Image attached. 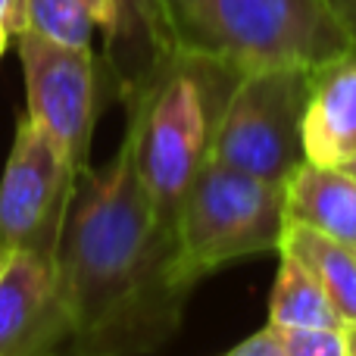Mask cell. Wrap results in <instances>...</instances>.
I'll use <instances>...</instances> for the list:
<instances>
[{
  "label": "cell",
  "instance_id": "obj_13",
  "mask_svg": "<svg viewBox=\"0 0 356 356\" xmlns=\"http://www.w3.org/2000/svg\"><path fill=\"white\" fill-rule=\"evenodd\" d=\"M272 328H344L334 300L322 282L303 266L297 257L282 253L269 297V322Z\"/></svg>",
  "mask_w": 356,
  "mask_h": 356
},
{
  "label": "cell",
  "instance_id": "obj_21",
  "mask_svg": "<svg viewBox=\"0 0 356 356\" xmlns=\"http://www.w3.org/2000/svg\"><path fill=\"white\" fill-rule=\"evenodd\" d=\"M6 263H10V253L0 250V272H3V266H6Z\"/></svg>",
  "mask_w": 356,
  "mask_h": 356
},
{
  "label": "cell",
  "instance_id": "obj_19",
  "mask_svg": "<svg viewBox=\"0 0 356 356\" xmlns=\"http://www.w3.org/2000/svg\"><path fill=\"white\" fill-rule=\"evenodd\" d=\"M344 356H356V322L344 328Z\"/></svg>",
  "mask_w": 356,
  "mask_h": 356
},
{
  "label": "cell",
  "instance_id": "obj_16",
  "mask_svg": "<svg viewBox=\"0 0 356 356\" xmlns=\"http://www.w3.org/2000/svg\"><path fill=\"white\" fill-rule=\"evenodd\" d=\"M222 356H284L282 350V338H278V328L266 325L259 332H253L250 338H244L238 347H232Z\"/></svg>",
  "mask_w": 356,
  "mask_h": 356
},
{
  "label": "cell",
  "instance_id": "obj_23",
  "mask_svg": "<svg viewBox=\"0 0 356 356\" xmlns=\"http://www.w3.org/2000/svg\"><path fill=\"white\" fill-rule=\"evenodd\" d=\"M347 169H350V172H353V175H356V163H350V166H347Z\"/></svg>",
  "mask_w": 356,
  "mask_h": 356
},
{
  "label": "cell",
  "instance_id": "obj_20",
  "mask_svg": "<svg viewBox=\"0 0 356 356\" xmlns=\"http://www.w3.org/2000/svg\"><path fill=\"white\" fill-rule=\"evenodd\" d=\"M10 38H13V35L3 29V25H0V56H3V50H6V44H10Z\"/></svg>",
  "mask_w": 356,
  "mask_h": 356
},
{
  "label": "cell",
  "instance_id": "obj_2",
  "mask_svg": "<svg viewBox=\"0 0 356 356\" xmlns=\"http://www.w3.org/2000/svg\"><path fill=\"white\" fill-rule=\"evenodd\" d=\"M175 54L232 66L319 69L356 54L328 0H163Z\"/></svg>",
  "mask_w": 356,
  "mask_h": 356
},
{
  "label": "cell",
  "instance_id": "obj_14",
  "mask_svg": "<svg viewBox=\"0 0 356 356\" xmlns=\"http://www.w3.org/2000/svg\"><path fill=\"white\" fill-rule=\"evenodd\" d=\"M113 0H29V29L66 47H91L94 31L113 25Z\"/></svg>",
  "mask_w": 356,
  "mask_h": 356
},
{
  "label": "cell",
  "instance_id": "obj_18",
  "mask_svg": "<svg viewBox=\"0 0 356 356\" xmlns=\"http://www.w3.org/2000/svg\"><path fill=\"white\" fill-rule=\"evenodd\" d=\"M328 6L338 13V19L344 22V29L350 31L353 47H356V0H328Z\"/></svg>",
  "mask_w": 356,
  "mask_h": 356
},
{
  "label": "cell",
  "instance_id": "obj_17",
  "mask_svg": "<svg viewBox=\"0 0 356 356\" xmlns=\"http://www.w3.org/2000/svg\"><path fill=\"white\" fill-rule=\"evenodd\" d=\"M0 25L13 38L29 29V0H0Z\"/></svg>",
  "mask_w": 356,
  "mask_h": 356
},
{
  "label": "cell",
  "instance_id": "obj_22",
  "mask_svg": "<svg viewBox=\"0 0 356 356\" xmlns=\"http://www.w3.org/2000/svg\"><path fill=\"white\" fill-rule=\"evenodd\" d=\"M56 356V353H54ZM66 356H97V353H85V350H75V353H66Z\"/></svg>",
  "mask_w": 356,
  "mask_h": 356
},
{
  "label": "cell",
  "instance_id": "obj_9",
  "mask_svg": "<svg viewBox=\"0 0 356 356\" xmlns=\"http://www.w3.org/2000/svg\"><path fill=\"white\" fill-rule=\"evenodd\" d=\"M113 25L104 31V60L116 97L135 104L163 63L175 54L163 0H113Z\"/></svg>",
  "mask_w": 356,
  "mask_h": 356
},
{
  "label": "cell",
  "instance_id": "obj_3",
  "mask_svg": "<svg viewBox=\"0 0 356 356\" xmlns=\"http://www.w3.org/2000/svg\"><path fill=\"white\" fill-rule=\"evenodd\" d=\"M241 75L244 72L203 56L172 54L141 97L125 106L138 135L144 184L172 232L184 194L213 156L222 110Z\"/></svg>",
  "mask_w": 356,
  "mask_h": 356
},
{
  "label": "cell",
  "instance_id": "obj_7",
  "mask_svg": "<svg viewBox=\"0 0 356 356\" xmlns=\"http://www.w3.org/2000/svg\"><path fill=\"white\" fill-rule=\"evenodd\" d=\"M25 94L38 131L81 175L91 166V135L97 122V69L91 47H66L35 31L16 35Z\"/></svg>",
  "mask_w": 356,
  "mask_h": 356
},
{
  "label": "cell",
  "instance_id": "obj_4",
  "mask_svg": "<svg viewBox=\"0 0 356 356\" xmlns=\"http://www.w3.org/2000/svg\"><path fill=\"white\" fill-rule=\"evenodd\" d=\"M288 188L209 160L175 216V272L194 288L209 272L282 247Z\"/></svg>",
  "mask_w": 356,
  "mask_h": 356
},
{
  "label": "cell",
  "instance_id": "obj_24",
  "mask_svg": "<svg viewBox=\"0 0 356 356\" xmlns=\"http://www.w3.org/2000/svg\"><path fill=\"white\" fill-rule=\"evenodd\" d=\"M353 250H356V247H353Z\"/></svg>",
  "mask_w": 356,
  "mask_h": 356
},
{
  "label": "cell",
  "instance_id": "obj_10",
  "mask_svg": "<svg viewBox=\"0 0 356 356\" xmlns=\"http://www.w3.org/2000/svg\"><path fill=\"white\" fill-rule=\"evenodd\" d=\"M303 154L316 166L356 163V54L316 72L303 116Z\"/></svg>",
  "mask_w": 356,
  "mask_h": 356
},
{
  "label": "cell",
  "instance_id": "obj_6",
  "mask_svg": "<svg viewBox=\"0 0 356 356\" xmlns=\"http://www.w3.org/2000/svg\"><path fill=\"white\" fill-rule=\"evenodd\" d=\"M75 181L72 166L22 113L0 178V250L56 263Z\"/></svg>",
  "mask_w": 356,
  "mask_h": 356
},
{
  "label": "cell",
  "instance_id": "obj_1",
  "mask_svg": "<svg viewBox=\"0 0 356 356\" xmlns=\"http://www.w3.org/2000/svg\"><path fill=\"white\" fill-rule=\"evenodd\" d=\"M56 269L75 350L141 356L178 332L191 291L175 272V232L138 166L135 125H125L110 166H88L75 181Z\"/></svg>",
  "mask_w": 356,
  "mask_h": 356
},
{
  "label": "cell",
  "instance_id": "obj_11",
  "mask_svg": "<svg viewBox=\"0 0 356 356\" xmlns=\"http://www.w3.org/2000/svg\"><path fill=\"white\" fill-rule=\"evenodd\" d=\"M288 222H300L356 247V175L341 166L303 163L288 178Z\"/></svg>",
  "mask_w": 356,
  "mask_h": 356
},
{
  "label": "cell",
  "instance_id": "obj_5",
  "mask_svg": "<svg viewBox=\"0 0 356 356\" xmlns=\"http://www.w3.org/2000/svg\"><path fill=\"white\" fill-rule=\"evenodd\" d=\"M313 79V69L300 66L244 72L225 100L209 160L263 181L288 184V178L307 163L303 116Z\"/></svg>",
  "mask_w": 356,
  "mask_h": 356
},
{
  "label": "cell",
  "instance_id": "obj_15",
  "mask_svg": "<svg viewBox=\"0 0 356 356\" xmlns=\"http://www.w3.org/2000/svg\"><path fill=\"white\" fill-rule=\"evenodd\" d=\"M344 328H278V338L284 356H344Z\"/></svg>",
  "mask_w": 356,
  "mask_h": 356
},
{
  "label": "cell",
  "instance_id": "obj_8",
  "mask_svg": "<svg viewBox=\"0 0 356 356\" xmlns=\"http://www.w3.org/2000/svg\"><path fill=\"white\" fill-rule=\"evenodd\" d=\"M72 338L56 263L13 253L0 272V356H54Z\"/></svg>",
  "mask_w": 356,
  "mask_h": 356
},
{
  "label": "cell",
  "instance_id": "obj_12",
  "mask_svg": "<svg viewBox=\"0 0 356 356\" xmlns=\"http://www.w3.org/2000/svg\"><path fill=\"white\" fill-rule=\"evenodd\" d=\"M278 253H291L303 266H309L328 297L334 300L341 319L350 325L356 322V250L341 241L328 238V234L316 232L300 222H288L282 234V247Z\"/></svg>",
  "mask_w": 356,
  "mask_h": 356
}]
</instances>
